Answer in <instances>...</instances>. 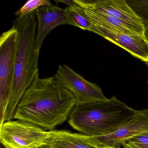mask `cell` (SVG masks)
<instances>
[{
  "instance_id": "cell-1",
  "label": "cell",
  "mask_w": 148,
  "mask_h": 148,
  "mask_svg": "<svg viewBox=\"0 0 148 148\" xmlns=\"http://www.w3.org/2000/svg\"><path fill=\"white\" fill-rule=\"evenodd\" d=\"M76 105L73 93L53 76L44 79L38 76L22 96L14 119L52 130L68 119Z\"/></svg>"
},
{
  "instance_id": "cell-2",
  "label": "cell",
  "mask_w": 148,
  "mask_h": 148,
  "mask_svg": "<svg viewBox=\"0 0 148 148\" xmlns=\"http://www.w3.org/2000/svg\"><path fill=\"white\" fill-rule=\"evenodd\" d=\"M38 19L36 11L14 20L18 33L14 88L4 122L14 119L17 105L27 88L39 76L40 51L36 48Z\"/></svg>"
},
{
  "instance_id": "cell-3",
  "label": "cell",
  "mask_w": 148,
  "mask_h": 148,
  "mask_svg": "<svg viewBox=\"0 0 148 148\" xmlns=\"http://www.w3.org/2000/svg\"><path fill=\"white\" fill-rule=\"evenodd\" d=\"M138 112L113 96L104 101L76 105L69 115L68 123L86 136H102L116 130Z\"/></svg>"
},
{
  "instance_id": "cell-4",
  "label": "cell",
  "mask_w": 148,
  "mask_h": 148,
  "mask_svg": "<svg viewBox=\"0 0 148 148\" xmlns=\"http://www.w3.org/2000/svg\"><path fill=\"white\" fill-rule=\"evenodd\" d=\"M18 41V33L13 26L0 38V127L5 123L14 88Z\"/></svg>"
},
{
  "instance_id": "cell-5",
  "label": "cell",
  "mask_w": 148,
  "mask_h": 148,
  "mask_svg": "<svg viewBox=\"0 0 148 148\" xmlns=\"http://www.w3.org/2000/svg\"><path fill=\"white\" fill-rule=\"evenodd\" d=\"M53 130L47 131L22 120L7 121L0 127V141L10 148H40L48 146Z\"/></svg>"
},
{
  "instance_id": "cell-6",
  "label": "cell",
  "mask_w": 148,
  "mask_h": 148,
  "mask_svg": "<svg viewBox=\"0 0 148 148\" xmlns=\"http://www.w3.org/2000/svg\"><path fill=\"white\" fill-rule=\"evenodd\" d=\"M53 76L60 85L73 93L76 105L108 99L97 85L88 81L66 65L59 66L57 72Z\"/></svg>"
},
{
  "instance_id": "cell-7",
  "label": "cell",
  "mask_w": 148,
  "mask_h": 148,
  "mask_svg": "<svg viewBox=\"0 0 148 148\" xmlns=\"http://www.w3.org/2000/svg\"><path fill=\"white\" fill-rule=\"evenodd\" d=\"M147 130L148 116L144 114L143 110H139L127 123L113 132L102 136H84L88 142L99 148H121L131 138Z\"/></svg>"
},
{
  "instance_id": "cell-8",
  "label": "cell",
  "mask_w": 148,
  "mask_h": 148,
  "mask_svg": "<svg viewBox=\"0 0 148 148\" xmlns=\"http://www.w3.org/2000/svg\"><path fill=\"white\" fill-rule=\"evenodd\" d=\"M81 7H85L119 19L135 27L144 34V26L141 20L125 0H73Z\"/></svg>"
},
{
  "instance_id": "cell-9",
  "label": "cell",
  "mask_w": 148,
  "mask_h": 148,
  "mask_svg": "<svg viewBox=\"0 0 148 148\" xmlns=\"http://www.w3.org/2000/svg\"><path fill=\"white\" fill-rule=\"evenodd\" d=\"M38 19L36 48L40 52L44 40L54 28L61 25H71L66 8L52 5L42 6L36 10Z\"/></svg>"
},
{
  "instance_id": "cell-10",
  "label": "cell",
  "mask_w": 148,
  "mask_h": 148,
  "mask_svg": "<svg viewBox=\"0 0 148 148\" xmlns=\"http://www.w3.org/2000/svg\"><path fill=\"white\" fill-rule=\"evenodd\" d=\"M98 34L125 50L135 58L148 62V42L143 36L119 32L100 26H95Z\"/></svg>"
},
{
  "instance_id": "cell-11",
  "label": "cell",
  "mask_w": 148,
  "mask_h": 148,
  "mask_svg": "<svg viewBox=\"0 0 148 148\" xmlns=\"http://www.w3.org/2000/svg\"><path fill=\"white\" fill-rule=\"evenodd\" d=\"M81 8L84 9L86 16L95 26L102 27L119 32L144 37V34L130 24L90 8Z\"/></svg>"
},
{
  "instance_id": "cell-12",
  "label": "cell",
  "mask_w": 148,
  "mask_h": 148,
  "mask_svg": "<svg viewBox=\"0 0 148 148\" xmlns=\"http://www.w3.org/2000/svg\"><path fill=\"white\" fill-rule=\"evenodd\" d=\"M49 148H100L88 142L84 135L67 130H53Z\"/></svg>"
},
{
  "instance_id": "cell-13",
  "label": "cell",
  "mask_w": 148,
  "mask_h": 148,
  "mask_svg": "<svg viewBox=\"0 0 148 148\" xmlns=\"http://www.w3.org/2000/svg\"><path fill=\"white\" fill-rule=\"evenodd\" d=\"M65 8L74 26L98 34V31L88 18L83 8L74 3Z\"/></svg>"
},
{
  "instance_id": "cell-14",
  "label": "cell",
  "mask_w": 148,
  "mask_h": 148,
  "mask_svg": "<svg viewBox=\"0 0 148 148\" xmlns=\"http://www.w3.org/2000/svg\"><path fill=\"white\" fill-rule=\"evenodd\" d=\"M126 1L141 20L144 27L148 26V0H134Z\"/></svg>"
},
{
  "instance_id": "cell-15",
  "label": "cell",
  "mask_w": 148,
  "mask_h": 148,
  "mask_svg": "<svg viewBox=\"0 0 148 148\" xmlns=\"http://www.w3.org/2000/svg\"><path fill=\"white\" fill-rule=\"evenodd\" d=\"M51 5L50 0H29L15 12V14L18 17H23L36 11L40 7Z\"/></svg>"
},
{
  "instance_id": "cell-16",
  "label": "cell",
  "mask_w": 148,
  "mask_h": 148,
  "mask_svg": "<svg viewBox=\"0 0 148 148\" xmlns=\"http://www.w3.org/2000/svg\"><path fill=\"white\" fill-rule=\"evenodd\" d=\"M126 143L130 148H148V130L135 136Z\"/></svg>"
},
{
  "instance_id": "cell-17",
  "label": "cell",
  "mask_w": 148,
  "mask_h": 148,
  "mask_svg": "<svg viewBox=\"0 0 148 148\" xmlns=\"http://www.w3.org/2000/svg\"><path fill=\"white\" fill-rule=\"evenodd\" d=\"M55 2L58 4V2H60V3H63V4H66L67 5V6H69L71 5H73L74 3L73 2V0L72 1H62V0H58V1H55Z\"/></svg>"
},
{
  "instance_id": "cell-18",
  "label": "cell",
  "mask_w": 148,
  "mask_h": 148,
  "mask_svg": "<svg viewBox=\"0 0 148 148\" xmlns=\"http://www.w3.org/2000/svg\"><path fill=\"white\" fill-rule=\"evenodd\" d=\"M144 37L146 41L148 42V26L145 27Z\"/></svg>"
},
{
  "instance_id": "cell-19",
  "label": "cell",
  "mask_w": 148,
  "mask_h": 148,
  "mask_svg": "<svg viewBox=\"0 0 148 148\" xmlns=\"http://www.w3.org/2000/svg\"><path fill=\"white\" fill-rule=\"evenodd\" d=\"M0 148H10L6 145L4 144V143L0 141Z\"/></svg>"
},
{
  "instance_id": "cell-20",
  "label": "cell",
  "mask_w": 148,
  "mask_h": 148,
  "mask_svg": "<svg viewBox=\"0 0 148 148\" xmlns=\"http://www.w3.org/2000/svg\"><path fill=\"white\" fill-rule=\"evenodd\" d=\"M147 83H148V81L147 82ZM143 112L144 114L148 116V108L147 110H143Z\"/></svg>"
},
{
  "instance_id": "cell-21",
  "label": "cell",
  "mask_w": 148,
  "mask_h": 148,
  "mask_svg": "<svg viewBox=\"0 0 148 148\" xmlns=\"http://www.w3.org/2000/svg\"><path fill=\"white\" fill-rule=\"evenodd\" d=\"M123 148H130L129 146H128L127 143L125 144L123 146Z\"/></svg>"
},
{
  "instance_id": "cell-22",
  "label": "cell",
  "mask_w": 148,
  "mask_h": 148,
  "mask_svg": "<svg viewBox=\"0 0 148 148\" xmlns=\"http://www.w3.org/2000/svg\"><path fill=\"white\" fill-rule=\"evenodd\" d=\"M112 148V147H103V148Z\"/></svg>"
},
{
  "instance_id": "cell-23",
  "label": "cell",
  "mask_w": 148,
  "mask_h": 148,
  "mask_svg": "<svg viewBox=\"0 0 148 148\" xmlns=\"http://www.w3.org/2000/svg\"><path fill=\"white\" fill-rule=\"evenodd\" d=\"M145 64H146L147 65V66H148V62H147V63H145Z\"/></svg>"
}]
</instances>
